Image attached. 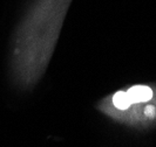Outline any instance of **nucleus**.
<instances>
[{
  "instance_id": "nucleus-1",
  "label": "nucleus",
  "mask_w": 156,
  "mask_h": 147,
  "mask_svg": "<svg viewBox=\"0 0 156 147\" xmlns=\"http://www.w3.org/2000/svg\"><path fill=\"white\" fill-rule=\"evenodd\" d=\"M72 0H33L16 26L11 45L13 84L33 89L45 74Z\"/></svg>"
},
{
  "instance_id": "nucleus-2",
  "label": "nucleus",
  "mask_w": 156,
  "mask_h": 147,
  "mask_svg": "<svg viewBox=\"0 0 156 147\" xmlns=\"http://www.w3.org/2000/svg\"><path fill=\"white\" fill-rule=\"evenodd\" d=\"M126 93L129 98V102H130V105L132 104H137V103H147V102H150L151 98H153V95H154V91L153 89L148 86V85H133L130 88H128L126 90ZM129 105V106H130Z\"/></svg>"
}]
</instances>
